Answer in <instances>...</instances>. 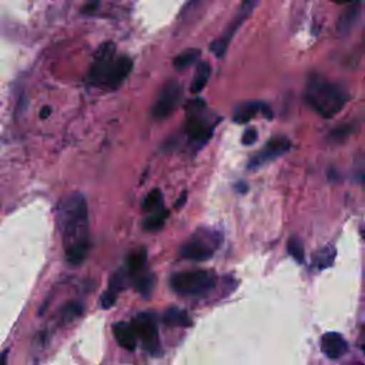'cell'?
I'll list each match as a JSON object with an SVG mask.
<instances>
[{"mask_svg": "<svg viewBox=\"0 0 365 365\" xmlns=\"http://www.w3.org/2000/svg\"><path fill=\"white\" fill-rule=\"evenodd\" d=\"M352 131V125H341L335 130H332L328 135V138L332 141V143H341L344 141Z\"/></svg>", "mask_w": 365, "mask_h": 365, "instance_id": "d4e9b609", "label": "cell"}, {"mask_svg": "<svg viewBox=\"0 0 365 365\" xmlns=\"http://www.w3.org/2000/svg\"><path fill=\"white\" fill-rule=\"evenodd\" d=\"M361 235H362V238L365 240V227L361 230Z\"/></svg>", "mask_w": 365, "mask_h": 365, "instance_id": "4dcf8cb0", "label": "cell"}, {"mask_svg": "<svg viewBox=\"0 0 365 365\" xmlns=\"http://www.w3.org/2000/svg\"><path fill=\"white\" fill-rule=\"evenodd\" d=\"M355 365H359V364H355Z\"/></svg>", "mask_w": 365, "mask_h": 365, "instance_id": "836d02e7", "label": "cell"}, {"mask_svg": "<svg viewBox=\"0 0 365 365\" xmlns=\"http://www.w3.org/2000/svg\"><path fill=\"white\" fill-rule=\"evenodd\" d=\"M257 130H254V128H248V130H245L244 131V134H242V144H245V145H251V144H254L255 141H257Z\"/></svg>", "mask_w": 365, "mask_h": 365, "instance_id": "4316f807", "label": "cell"}, {"mask_svg": "<svg viewBox=\"0 0 365 365\" xmlns=\"http://www.w3.org/2000/svg\"><path fill=\"white\" fill-rule=\"evenodd\" d=\"M133 285L143 297H148L154 288V275L150 271H141L133 277Z\"/></svg>", "mask_w": 365, "mask_h": 365, "instance_id": "d6986e66", "label": "cell"}, {"mask_svg": "<svg viewBox=\"0 0 365 365\" xmlns=\"http://www.w3.org/2000/svg\"><path fill=\"white\" fill-rule=\"evenodd\" d=\"M131 325L135 331L137 339L141 341L144 349L155 355L157 351L160 349V338H158V329H157L154 317L147 312L138 314L133 319Z\"/></svg>", "mask_w": 365, "mask_h": 365, "instance_id": "52a82bcc", "label": "cell"}, {"mask_svg": "<svg viewBox=\"0 0 365 365\" xmlns=\"http://www.w3.org/2000/svg\"><path fill=\"white\" fill-rule=\"evenodd\" d=\"M321 348L328 358L338 359L346 354L348 342L338 332H327L321 338Z\"/></svg>", "mask_w": 365, "mask_h": 365, "instance_id": "7c38bea8", "label": "cell"}, {"mask_svg": "<svg viewBox=\"0 0 365 365\" xmlns=\"http://www.w3.org/2000/svg\"><path fill=\"white\" fill-rule=\"evenodd\" d=\"M200 54H201V51L198 48H188V50L177 54L173 60V64L177 70H184L185 67L195 63L198 60Z\"/></svg>", "mask_w": 365, "mask_h": 365, "instance_id": "44dd1931", "label": "cell"}, {"mask_svg": "<svg viewBox=\"0 0 365 365\" xmlns=\"http://www.w3.org/2000/svg\"><path fill=\"white\" fill-rule=\"evenodd\" d=\"M291 148V143L288 138L284 137H277L272 138L268 144H265V147L257 153L255 155L251 157L250 163H248V168H258L272 160H275L277 157L285 154L287 151H289Z\"/></svg>", "mask_w": 365, "mask_h": 365, "instance_id": "9c48e42d", "label": "cell"}, {"mask_svg": "<svg viewBox=\"0 0 365 365\" xmlns=\"http://www.w3.org/2000/svg\"><path fill=\"white\" fill-rule=\"evenodd\" d=\"M145 262H147V252L144 248L131 252L127 257V262H125V275L128 277H135L137 274H140L141 271H144L145 268Z\"/></svg>", "mask_w": 365, "mask_h": 365, "instance_id": "2e32d148", "label": "cell"}, {"mask_svg": "<svg viewBox=\"0 0 365 365\" xmlns=\"http://www.w3.org/2000/svg\"><path fill=\"white\" fill-rule=\"evenodd\" d=\"M255 7L254 1H244L241 4V7L238 9L235 17L232 19V21L228 24V27L225 29V31L210 44V50L218 57L221 58L225 54V50L231 41V38L234 37V34L237 33V30L241 27V24L245 21V19L251 14L252 9Z\"/></svg>", "mask_w": 365, "mask_h": 365, "instance_id": "ba28073f", "label": "cell"}, {"mask_svg": "<svg viewBox=\"0 0 365 365\" xmlns=\"http://www.w3.org/2000/svg\"><path fill=\"white\" fill-rule=\"evenodd\" d=\"M221 242V235L214 230L198 228L180 248V255L191 261L211 258Z\"/></svg>", "mask_w": 365, "mask_h": 365, "instance_id": "277c9868", "label": "cell"}, {"mask_svg": "<svg viewBox=\"0 0 365 365\" xmlns=\"http://www.w3.org/2000/svg\"><path fill=\"white\" fill-rule=\"evenodd\" d=\"M7 354H9V351H4L0 355V365H7Z\"/></svg>", "mask_w": 365, "mask_h": 365, "instance_id": "f1b7e54d", "label": "cell"}, {"mask_svg": "<svg viewBox=\"0 0 365 365\" xmlns=\"http://www.w3.org/2000/svg\"><path fill=\"white\" fill-rule=\"evenodd\" d=\"M181 98H182L181 84L174 80L165 83L153 104L151 115L155 120L167 118L175 110V107L180 104Z\"/></svg>", "mask_w": 365, "mask_h": 365, "instance_id": "8992f818", "label": "cell"}, {"mask_svg": "<svg viewBox=\"0 0 365 365\" xmlns=\"http://www.w3.org/2000/svg\"><path fill=\"white\" fill-rule=\"evenodd\" d=\"M163 319L167 325H171V327H190L191 325V318L188 317V314L175 307L168 308L164 312Z\"/></svg>", "mask_w": 365, "mask_h": 365, "instance_id": "ac0fdd59", "label": "cell"}, {"mask_svg": "<svg viewBox=\"0 0 365 365\" xmlns=\"http://www.w3.org/2000/svg\"><path fill=\"white\" fill-rule=\"evenodd\" d=\"M48 115H50V107H43L41 111H40V117H41V118H46V117H48Z\"/></svg>", "mask_w": 365, "mask_h": 365, "instance_id": "83f0119b", "label": "cell"}, {"mask_svg": "<svg viewBox=\"0 0 365 365\" xmlns=\"http://www.w3.org/2000/svg\"><path fill=\"white\" fill-rule=\"evenodd\" d=\"M163 208L164 207H163V194H161V191L158 188L151 190L143 201V210L147 211L148 214H153V212H157Z\"/></svg>", "mask_w": 365, "mask_h": 365, "instance_id": "7402d4cb", "label": "cell"}, {"mask_svg": "<svg viewBox=\"0 0 365 365\" xmlns=\"http://www.w3.org/2000/svg\"><path fill=\"white\" fill-rule=\"evenodd\" d=\"M185 198H187V195H185V192H184V194L181 195V198L175 202V207H178V208H180V207H181V204L185 201Z\"/></svg>", "mask_w": 365, "mask_h": 365, "instance_id": "f546056e", "label": "cell"}, {"mask_svg": "<svg viewBox=\"0 0 365 365\" xmlns=\"http://www.w3.org/2000/svg\"><path fill=\"white\" fill-rule=\"evenodd\" d=\"M113 334L120 346L133 351L137 346V335L131 324L117 322L113 325Z\"/></svg>", "mask_w": 365, "mask_h": 365, "instance_id": "5bb4252c", "label": "cell"}, {"mask_svg": "<svg viewBox=\"0 0 365 365\" xmlns=\"http://www.w3.org/2000/svg\"><path fill=\"white\" fill-rule=\"evenodd\" d=\"M133 68V60L128 56H117L113 64V68L110 71L106 88L114 90L123 84V81L128 77L130 71Z\"/></svg>", "mask_w": 365, "mask_h": 365, "instance_id": "8fae6325", "label": "cell"}, {"mask_svg": "<svg viewBox=\"0 0 365 365\" xmlns=\"http://www.w3.org/2000/svg\"><path fill=\"white\" fill-rule=\"evenodd\" d=\"M210 74H211V67L207 61H201L198 66H197V70H195V74L192 77V81H191V86H190V90L191 93L194 94H198L200 91L204 90L208 78H210Z\"/></svg>", "mask_w": 365, "mask_h": 365, "instance_id": "e0dca14e", "label": "cell"}, {"mask_svg": "<svg viewBox=\"0 0 365 365\" xmlns=\"http://www.w3.org/2000/svg\"><path fill=\"white\" fill-rule=\"evenodd\" d=\"M81 311H83V308H81V305H80L78 302H70V304H67V305L63 308L61 315H63V319H64V321H71V319H74L76 317H78V315L81 314Z\"/></svg>", "mask_w": 365, "mask_h": 365, "instance_id": "484cf974", "label": "cell"}, {"mask_svg": "<svg viewBox=\"0 0 365 365\" xmlns=\"http://www.w3.org/2000/svg\"><path fill=\"white\" fill-rule=\"evenodd\" d=\"M334 258H335V250H334L331 245H328V247L319 250V251L314 255V258H312V265H314L315 268H318V269H324V268L329 267V265L334 262Z\"/></svg>", "mask_w": 365, "mask_h": 365, "instance_id": "603a6c76", "label": "cell"}, {"mask_svg": "<svg viewBox=\"0 0 365 365\" xmlns=\"http://www.w3.org/2000/svg\"><path fill=\"white\" fill-rule=\"evenodd\" d=\"M346 100V93L324 76L312 73L308 77L305 88V101L321 117L332 118L344 108Z\"/></svg>", "mask_w": 365, "mask_h": 365, "instance_id": "7a4b0ae2", "label": "cell"}, {"mask_svg": "<svg viewBox=\"0 0 365 365\" xmlns=\"http://www.w3.org/2000/svg\"><path fill=\"white\" fill-rule=\"evenodd\" d=\"M56 224L63 238L66 261L70 265L81 264L90 250L88 207L83 194L71 192L60 200Z\"/></svg>", "mask_w": 365, "mask_h": 365, "instance_id": "6da1fadb", "label": "cell"}, {"mask_svg": "<svg viewBox=\"0 0 365 365\" xmlns=\"http://www.w3.org/2000/svg\"><path fill=\"white\" fill-rule=\"evenodd\" d=\"M185 133H187V135L192 141H195L198 144L205 143L211 137V134H212V131L208 127L207 121L200 118L198 115H191L187 120V123H185Z\"/></svg>", "mask_w": 365, "mask_h": 365, "instance_id": "4fadbf2b", "label": "cell"}, {"mask_svg": "<svg viewBox=\"0 0 365 365\" xmlns=\"http://www.w3.org/2000/svg\"><path fill=\"white\" fill-rule=\"evenodd\" d=\"M359 3H352L349 4L344 13L339 16L338 19V23H336V31L339 36H346L349 34V31L352 30V27L355 26V21L358 19V14H359Z\"/></svg>", "mask_w": 365, "mask_h": 365, "instance_id": "9a60e30c", "label": "cell"}, {"mask_svg": "<svg viewBox=\"0 0 365 365\" xmlns=\"http://www.w3.org/2000/svg\"><path fill=\"white\" fill-rule=\"evenodd\" d=\"M287 250L289 252V255L299 264L304 262V257H305V252H304V244L302 241L299 240V237L297 235H292L289 237L288 242H287Z\"/></svg>", "mask_w": 365, "mask_h": 365, "instance_id": "cb8c5ba5", "label": "cell"}, {"mask_svg": "<svg viewBox=\"0 0 365 365\" xmlns=\"http://www.w3.org/2000/svg\"><path fill=\"white\" fill-rule=\"evenodd\" d=\"M167 217H168V210L163 208L157 212H153L150 214L144 221H143V227L144 230L147 231H158L164 227L165 221H167Z\"/></svg>", "mask_w": 365, "mask_h": 365, "instance_id": "ffe728a7", "label": "cell"}, {"mask_svg": "<svg viewBox=\"0 0 365 365\" xmlns=\"http://www.w3.org/2000/svg\"><path fill=\"white\" fill-rule=\"evenodd\" d=\"M115 57V46L113 43L101 44L94 54L87 81L96 87H106Z\"/></svg>", "mask_w": 365, "mask_h": 365, "instance_id": "5b68a950", "label": "cell"}, {"mask_svg": "<svg viewBox=\"0 0 365 365\" xmlns=\"http://www.w3.org/2000/svg\"><path fill=\"white\" fill-rule=\"evenodd\" d=\"M364 184H365V174H364Z\"/></svg>", "mask_w": 365, "mask_h": 365, "instance_id": "d6a6232c", "label": "cell"}, {"mask_svg": "<svg viewBox=\"0 0 365 365\" xmlns=\"http://www.w3.org/2000/svg\"><path fill=\"white\" fill-rule=\"evenodd\" d=\"M258 113H264L268 118L272 117L271 110L261 101H244L232 110V120L238 124L248 123L252 117H255Z\"/></svg>", "mask_w": 365, "mask_h": 365, "instance_id": "30bf717a", "label": "cell"}, {"mask_svg": "<svg viewBox=\"0 0 365 365\" xmlns=\"http://www.w3.org/2000/svg\"><path fill=\"white\" fill-rule=\"evenodd\" d=\"M217 277L208 269H191L175 272L170 278V287L180 295H204L214 289Z\"/></svg>", "mask_w": 365, "mask_h": 365, "instance_id": "3957f363", "label": "cell"}, {"mask_svg": "<svg viewBox=\"0 0 365 365\" xmlns=\"http://www.w3.org/2000/svg\"><path fill=\"white\" fill-rule=\"evenodd\" d=\"M362 351H364V352H365V344H364V345H362Z\"/></svg>", "mask_w": 365, "mask_h": 365, "instance_id": "1f68e13d", "label": "cell"}]
</instances>
